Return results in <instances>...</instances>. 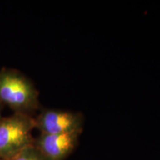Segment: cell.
I'll return each instance as SVG.
<instances>
[{
    "instance_id": "cell-1",
    "label": "cell",
    "mask_w": 160,
    "mask_h": 160,
    "mask_svg": "<svg viewBox=\"0 0 160 160\" xmlns=\"http://www.w3.org/2000/svg\"><path fill=\"white\" fill-rule=\"evenodd\" d=\"M0 102L14 113L33 117L40 107L39 91L31 79L17 70L0 71Z\"/></svg>"
},
{
    "instance_id": "cell-2",
    "label": "cell",
    "mask_w": 160,
    "mask_h": 160,
    "mask_svg": "<svg viewBox=\"0 0 160 160\" xmlns=\"http://www.w3.org/2000/svg\"><path fill=\"white\" fill-rule=\"evenodd\" d=\"M36 128L34 117L13 113L0 121V158L4 160L14 157L25 148L33 145L32 135Z\"/></svg>"
},
{
    "instance_id": "cell-3",
    "label": "cell",
    "mask_w": 160,
    "mask_h": 160,
    "mask_svg": "<svg viewBox=\"0 0 160 160\" xmlns=\"http://www.w3.org/2000/svg\"><path fill=\"white\" fill-rule=\"evenodd\" d=\"M34 119L36 128L45 134L82 133L85 122L84 116L80 112L49 108L41 110Z\"/></svg>"
},
{
    "instance_id": "cell-4",
    "label": "cell",
    "mask_w": 160,
    "mask_h": 160,
    "mask_svg": "<svg viewBox=\"0 0 160 160\" xmlns=\"http://www.w3.org/2000/svg\"><path fill=\"white\" fill-rule=\"evenodd\" d=\"M81 133H40L35 138L33 145L50 160H65L77 148Z\"/></svg>"
},
{
    "instance_id": "cell-5",
    "label": "cell",
    "mask_w": 160,
    "mask_h": 160,
    "mask_svg": "<svg viewBox=\"0 0 160 160\" xmlns=\"http://www.w3.org/2000/svg\"><path fill=\"white\" fill-rule=\"evenodd\" d=\"M6 160H50L34 145L25 148L14 157Z\"/></svg>"
},
{
    "instance_id": "cell-6",
    "label": "cell",
    "mask_w": 160,
    "mask_h": 160,
    "mask_svg": "<svg viewBox=\"0 0 160 160\" xmlns=\"http://www.w3.org/2000/svg\"><path fill=\"white\" fill-rule=\"evenodd\" d=\"M2 103L0 102V121L2 119Z\"/></svg>"
},
{
    "instance_id": "cell-7",
    "label": "cell",
    "mask_w": 160,
    "mask_h": 160,
    "mask_svg": "<svg viewBox=\"0 0 160 160\" xmlns=\"http://www.w3.org/2000/svg\"><path fill=\"white\" fill-rule=\"evenodd\" d=\"M0 160H4V159H1V158H0Z\"/></svg>"
}]
</instances>
